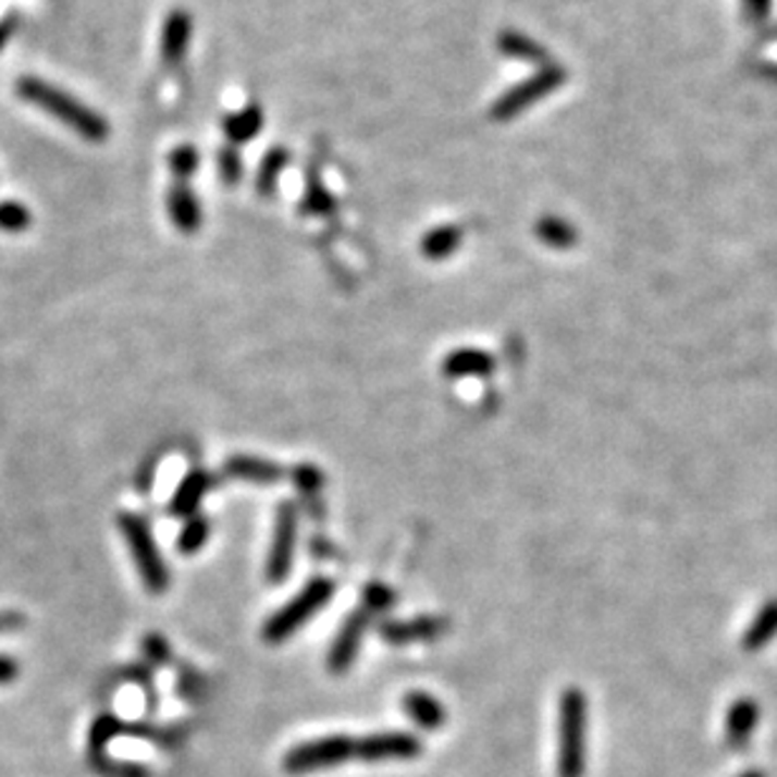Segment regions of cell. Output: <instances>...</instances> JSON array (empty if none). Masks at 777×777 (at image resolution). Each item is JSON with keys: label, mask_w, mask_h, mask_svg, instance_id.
<instances>
[{"label": "cell", "mask_w": 777, "mask_h": 777, "mask_svg": "<svg viewBox=\"0 0 777 777\" xmlns=\"http://www.w3.org/2000/svg\"><path fill=\"white\" fill-rule=\"evenodd\" d=\"M442 369L447 377H488L495 369V359L482 348H457L442 361Z\"/></svg>", "instance_id": "2e32d148"}, {"label": "cell", "mask_w": 777, "mask_h": 777, "mask_svg": "<svg viewBox=\"0 0 777 777\" xmlns=\"http://www.w3.org/2000/svg\"><path fill=\"white\" fill-rule=\"evenodd\" d=\"M225 470L230 478L252 482V485H273V482L283 478V470L275 462H268V459L250 457V455L230 457Z\"/></svg>", "instance_id": "5bb4252c"}, {"label": "cell", "mask_w": 777, "mask_h": 777, "mask_svg": "<svg viewBox=\"0 0 777 777\" xmlns=\"http://www.w3.org/2000/svg\"><path fill=\"white\" fill-rule=\"evenodd\" d=\"M189 38H193V18L185 11H172L164 18L160 51L166 66H177L185 59L189 49Z\"/></svg>", "instance_id": "8fae6325"}, {"label": "cell", "mask_w": 777, "mask_h": 777, "mask_svg": "<svg viewBox=\"0 0 777 777\" xmlns=\"http://www.w3.org/2000/svg\"><path fill=\"white\" fill-rule=\"evenodd\" d=\"M23 624H26V618H23L18 610H0V633L21 629Z\"/></svg>", "instance_id": "d590c367"}, {"label": "cell", "mask_w": 777, "mask_h": 777, "mask_svg": "<svg viewBox=\"0 0 777 777\" xmlns=\"http://www.w3.org/2000/svg\"><path fill=\"white\" fill-rule=\"evenodd\" d=\"M760 721V704L750 696H740L727 707L725 717V737L729 748L740 750L752 740Z\"/></svg>", "instance_id": "30bf717a"}, {"label": "cell", "mask_w": 777, "mask_h": 777, "mask_svg": "<svg viewBox=\"0 0 777 777\" xmlns=\"http://www.w3.org/2000/svg\"><path fill=\"white\" fill-rule=\"evenodd\" d=\"M145 652L149 659H155V662L170 659V644H166L160 633H149V637L145 639Z\"/></svg>", "instance_id": "83f0119b"}, {"label": "cell", "mask_w": 777, "mask_h": 777, "mask_svg": "<svg viewBox=\"0 0 777 777\" xmlns=\"http://www.w3.org/2000/svg\"><path fill=\"white\" fill-rule=\"evenodd\" d=\"M308 208H311L313 212H331L333 208V200H331V195L323 189L319 182H313V187H311V193H308V200H306Z\"/></svg>", "instance_id": "f546056e"}, {"label": "cell", "mask_w": 777, "mask_h": 777, "mask_svg": "<svg viewBox=\"0 0 777 777\" xmlns=\"http://www.w3.org/2000/svg\"><path fill=\"white\" fill-rule=\"evenodd\" d=\"M122 732H124V725L114 715H101L97 721H94L91 732H89V748L94 755H99V752Z\"/></svg>", "instance_id": "d4e9b609"}, {"label": "cell", "mask_w": 777, "mask_h": 777, "mask_svg": "<svg viewBox=\"0 0 777 777\" xmlns=\"http://www.w3.org/2000/svg\"><path fill=\"white\" fill-rule=\"evenodd\" d=\"M740 777H767L763 770H748V773H742Z\"/></svg>", "instance_id": "8d00e7d4"}, {"label": "cell", "mask_w": 777, "mask_h": 777, "mask_svg": "<svg viewBox=\"0 0 777 777\" xmlns=\"http://www.w3.org/2000/svg\"><path fill=\"white\" fill-rule=\"evenodd\" d=\"M402 707L407 712V717L422 729H440L444 719H447L442 702L427 692H407L402 700Z\"/></svg>", "instance_id": "e0dca14e"}, {"label": "cell", "mask_w": 777, "mask_h": 777, "mask_svg": "<svg viewBox=\"0 0 777 777\" xmlns=\"http://www.w3.org/2000/svg\"><path fill=\"white\" fill-rule=\"evenodd\" d=\"M566 78H568L566 71L548 63V66H543L535 76H530L528 82H522L515 86V89L505 91L503 97L495 101V107H493V111H490V114H493L495 122H507V119H515L518 114H522V111H526L528 107H533L541 99L548 97V94L558 91L560 86L566 84Z\"/></svg>", "instance_id": "8992f818"}, {"label": "cell", "mask_w": 777, "mask_h": 777, "mask_svg": "<svg viewBox=\"0 0 777 777\" xmlns=\"http://www.w3.org/2000/svg\"><path fill=\"white\" fill-rule=\"evenodd\" d=\"M442 631L440 618H415V621H394L382 629V637L392 644H409V641L432 639Z\"/></svg>", "instance_id": "ac0fdd59"}, {"label": "cell", "mask_w": 777, "mask_h": 777, "mask_svg": "<svg viewBox=\"0 0 777 777\" xmlns=\"http://www.w3.org/2000/svg\"><path fill=\"white\" fill-rule=\"evenodd\" d=\"M30 210L18 200H0V233L18 235L30 227Z\"/></svg>", "instance_id": "cb8c5ba5"}, {"label": "cell", "mask_w": 777, "mask_h": 777, "mask_svg": "<svg viewBox=\"0 0 777 777\" xmlns=\"http://www.w3.org/2000/svg\"><path fill=\"white\" fill-rule=\"evenodd\" d=\"M208 538H210V522L200 518V515H193V518H187L185 528H182V533L177 538V551L182 555H195L205 543H208Z\"/></svg>", "instance_id": "603a6c76"}, {"label": "cell", "mask_w": 777, "mask_h": 777, "mask_svg": "<svg viewBox=\"0 0 777 777\" xmlns=\"http://www.w3.org/2000/svg\"><path fill=\"white\" fill-rule=\"evenodd\" d=\"M260 126H263V114H260L258 107H248L243 109L240 114H233L225 119V134L233 141H250L256 134L260 132Z\"/></svg>", "instance_id": "44dd1931"}, {"label": "cell", "mask_w": 777, "mask_h": 777, "mask_svg": "<svg viewBox=\"0 0 777 777\" xmlns=\"http://www.w3.org/2000/svg\"><path fill=\"white\" fill-rule=\"evenodd\" d=\"M220 174L225 182H237V177H240V157L233 149L220 155Z\"/></svg>", "instance_id": "f1b7e54d"}, {"label": "cell", "mask_w": 777, "mask_h": 777, "mask_svg": "<svg viewBox=\"0 0 777 777\" xmlns=\"http://www.w3.org/2000/svg\"><path fill=\"white\" fill-rule=\"evenodd\" d=\"M422 755V740L417 735L392 729L374 732L356 742V757L363 763H388V760H415Z\"/></svg>", "instance_id": "ba28073f"}, {"label": "cell", "mask_w": 777, "mask_h": 777, "mask_svg": "<svg viewBox=\"0 0 777 777\" xmlns=\"http://www.w3.org/2000/svg\"><path fill=\"white\" fill-rule=\"evenodd\" d=\"M499 51L505 55H513V59H522V61H533V63H545L548 61V51L543 49V46H538L535 41H530L528 36L518 34V30H505L503 36H499ZM548 66V63H545Z\"/></svg>", "instance_id": "ffe728a7"}, {"label": "cell", "mask_w": 777, "mask_h": 777, "mask_svg": "<svg viewBox=\"0 0 777 777\" xmlns=\"http://www.w3.org/2000/svg\"><path fill=\"white\" fill-rule=\"evenodd\" d=\"M15 94H18V99L46 111L55 122L69 126L71 132H76L78 137L86 141L109 139V122L104 116L97 114L91 107H86L84 101L71 97L69 91L46 82V78L21 76L18 82H15Z\"/></svg>", "instance_id": "6da1fadb"}, {"label": "cell", "mask_w": 777, "mask_h": 777, "mask_svg": "<svg viewBox=\"0 0 777 777\" xmlns=\"http://www.w3.org/2000/svg\"><path fill=\"white\" fill-rule=\"evenodd\" d=\"M775 639H777V599H770L757 608L755 616H752V621L742 633L740 646L742 652L757 654L760 649L773 644Z\"/></svg>", "instance_id": "7c38bea8"}, {"label": "cell", "mask_w": 777, "mask_h": 777, "mask_svg": "<svg viewBox=\"0 0 777 777\" xmlns=\"http://www.w3.org/2000/svg\"><path fill=\"white\" fill-rule=\"evenodd\" d=\"M197 162H200V157H197L195 147H189V145H182L170 155L172 174L180 182H187L189 177H193L195 170H197Z\"/></svg>", "instance_id": "4316f807"}, {"label": "cell", "mask_w": 777, "mask_h": 777, "mask_svg": "<svg viewBox=\"0 0 777 777\" xmlns=\"http://www.w3.org/2000/svg\"><path fill=\"white\" fill-rule=\"evenodd\" d=\"M744 13H748L750 21L763 23L773 11V0H742Z\"/></svg>", "instance_id": "1f68e13d"}, {"label": "cell", "mask_w": 777, "mask_h": 777, "mask_svg": "<svg viewBox=\"0 0 777 777\" xmlns=\"http://www.w3.org/2000/svg\"><path fill=\"white\" fill-rule=\"evenodd\" d=\"M321 472L316 470V467H298L296 470V482H298V488L304 490V493H313V490H319L321 485Z\"/></svg>", "instance_id": "4dcf8cb0"}, {"label": "cell", "mask_w": 777, "mask_h": 777, "mask_svg": "<svg viewBox=\"0 0 777 777\" xmlns=\"http://www.w3.org/2000/svg\"><path fill=\"white\" fill-rule=\"evenodd\" d=\"M367 624H369L367 610H354V614L344 621V626H341L336 639H333V644L329 649V669L333 674L346 671L348 666L356 662V654H359Z\"/></svg>", "instance_id": "9c48e42d"}, {"label": "cell", "mask_w": 777, "mask_h": 777, "mask_svg": "<svg viewBox=\"0 0 777 777\" xmlns=\"http://www.w3.org/2000/svg\"><path fill=\"white\" fill-rule=\"evenodd\" d=\"M558 715V777H583L589 702L581 689L568 687L563 692Z\"/></svg>", "instance_id": "7a4b0ae2"}, {"label": "cell", "mask_w": 777, "mask_h": 777, "mask_svg": "<svg viewBox=\"0 0 777 777\" xmlns=\"http://www.w3.org/2000/svg\"><path fill=\"white\" fill-rule=\"evenodd\" d=\"M18 674H21L18 662L11 659V656L0 654V687H3V684H13V681L18 679Z\"/></svg>", "instance_id": "d6a6232c"}, {"label": "cell", "mask_w": 777, "mask_h": 777, "mask_svg": "<svg viewBox=\"0 0 777 777\" xmlns=\"http://www.w3.org/2000/svg\"><path fill=\"white\" fill-rule=\"evenodd\" d=\"M285 164H288V152H283V149H273V152L266 157V162H263V166H260V174H258L260 193L263 195L273 193L278 174L283 172Z\"/></svg>", "instance_id": "484cf974"}, {"label": "cell", "mask_w": 777, "mask_h": 777, "mask_svg": "<svg viewBox=\"0 0 777 777\" xmlns=\"http://www.w3.org/2000/svg\"><path fill=\"white\" fill-rule=\"evenodd\" d=\"M459 243H462V230L457 225L437 227L422 237V256L430 260H442L452 256L459 248Z\"/></svg>", "instance_id": "d6986e66"}, {"label": "cell", "mask_w": 777, "mask_h": 777, "mask_svg": "<svg viewBox=\"0 0 777 777\" xmlns=\"http://www.w3.org/2000/svg\"><path fill=\"white\" fill-rule=\"evenodd\" d=\"M388 593H392V591L382 589V585H371V589H367L369 608H382V606L392 604V596H388Z\"/></svg>", "instance_id": "e575fe53"}, {"label": "cell", "mask_w": 777, "mask_h": 777, "mask_svg": "<svg viewBox=\"0 0 777 777\" xmlns=\"http://www.w3.org/2000/svg\"><path fill=\"white\" fill-rule=\"evenodd\" d=\"M535 233L545 245H551V248H558V250H566L578 240L576 227L568 225V222L560 218H543L538 222Z\"/></svg>", "instance_id": "7402d4cb"}, {"label": "cell", "mask_w": 777, "mask_h": 777, "mask_svg": "<svg viewBox=\"0 0 777 777\" xmlns=\"http://www.w3.org/2000/svg\"><path fill=\"white\" fill-rule=\"evenodd\" d=\"M119 528H122L124 541L130 545L134 566H137L141 583L152 593H164L170 585V568L162 560V553L157 548L152 530L139 515L122 513L119 515Z\"/></svg>", "instance_id": "277c9868"}, {"label": "cell", "mask_w": 777, "mask_h": 777, "mask_svg": "<svg viewBox=\"0 0 777 777\" xmlns=\"http://www.w3.org/2000/svg\"><path fill=\"white\" fill-rule=\"evenodd\" d=\"M356 757V742L348 735L319 737V740L300 742L285 752L283 767L293 775H306L313 770H326V767L344 765Z\"/></svg>", "instance_id": "5b68a950"}, {"label": "cell", "mask_w": 777, "mask_h": 777, "mask_svg": "<svg viewBox=\"0 0 777 777\" xmlns=\"http://www.w3.org/2000/svg\"><path fill=\"white\" fill-rule=\"evenodd\" d=\"M333 591H336V585H333L329 578H316V581L304 585L296 599H291L288 604L275 610L271 621H266L263 639L268 644H281V641L291 639L300 626L311 621V618L329 604L333 599Z\"/></svg>", "instance_id": "3957f363"}, {"label": "cell", "mask_w": 777, "mask_h": 777, "mask_svg": "<svg viewBox=\"0 0 777 777\" xmlns=\"http://www.w3.org/2000/svg\"><path fill=\"white\" fill-rule=\"evenodd\" d=\"M15 28H18V15H15V13L5 15V18H0V51H3L8 46V41L13 38Z\"/></svg>", "instance_id": "836d02e7"}, {"label": "cell", "mask_w": 777, "mask_h": 777, "mask_svg": "<svg viewBox=\"0 0 777 777\" xmlns=\"http://www.w3.org/2000/svg\"><path fill=\"white\" fill-rule=\"evenodd\" d=\"M166 208H170V218L174 225L180 227V233L193 235L195 230L200 227L202 222L200 202H197L193 189H189L185 182H177V185L170 189V195H166Z\"/></svg>", "instance_id": "4fadbf2b"}, {"label": "cell", "mask_w": 777, "mask_h": 777, "mask_svg": "<svg viewBox=\"0 0 777 777\" xmlns=\"http://www.w3.org/2000/svg\"><path fill=\"white\" fill-rule=\"evenodd\" d=\"M210 490V474L202 470H193L187 474L185 480L180 482L177 493L172 495L170 510L172 515H177V518H193L197 513V507H200L202 497L208 495Z\"/></svg>", "instance_id": "9a60e30c"}, {"label": "cell", "mask_w": 777, "mask_h": 777, "mask_svg": "<svg viewBox=\"0 0 777 777\" xmlns=\"http://www.w3.org/2000/svg\"><path fill=\"white\" fill-rule=\"evenodd\" d=\"M298 541V510L293 503H283L275 515V530L271 553H268L266 578L271 583H283L293 568V553Z\"/></svg>", "instance_id": "52a82bcc"}]
</instances>
